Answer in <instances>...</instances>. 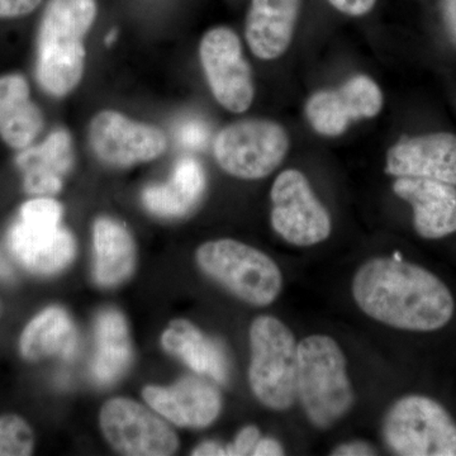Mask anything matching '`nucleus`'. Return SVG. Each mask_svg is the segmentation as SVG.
Instances as JSON below:
<instances>
[{"label": "nucleus", "mask_w": 456, "mask_h": 456, "mask_svg": "<svg viewBox=\"0 0 456 456\" xmlns=\"http://www.w3.org/2000/svg\"><path fill=\"white\" fill-rule=\"evenodd\" d=\"M353 296L369 317L407 331H436L454 316L449 288L428 269L403 260L367 261L354 277Z\"/></svg>", "instance_id": "1"}, {"label": "nucleus", "mask_w": 456, "mask_h": 456, "mask_svg": "<svg viewBox=\"0 0 456 456\" xmlns=\"http://www.w3.org/2000/svg\"><path fill=\"white\" fill-rule=\"evenodd\" d=\"M95 0H49L37 36L36 77L42 89L61 98L73 92L86 69V37L97 18Z\"/></svg>", "instance_id": "2"}, {"label": "nucleus", "mask_w": 456, "mask_h": 456, "mask_svg": "<svg viewBox=\"0 0 456 456\" xmlns=\"http://www.w3.org/2000/svg\"><path fill=\"white\" fill-rule=\"evenodd\" d=\"M297 395L320 430H329L350 412L355 395L346 359L334 338L314 335L299 342Z\"/></svg>", "instance_id": "3"}, {"label": "nucleus", "mask_w": 456, "mask_h": 456, "mask_svg": "<svg viewBox=\"0 0 456 456\" xmlns=\"http://www.w3.org/2000/svg\"><path fill=\"white\" fill-rule=\"evenodd\" d=\"M250 347L248 382L255 397L270 410H289L298 399V344L292 331L277 317H256L250 327Z\"/></svg>", "instance_id": "4"}, {"label": "nucleus", "mask_w": 456, "mask_h": 456, "mask_svg": "<svg viewBox=\"0 0 456 456\" xmlns=\"http://www.w3.org/2000/svg\"><path fill=\"white\" fill-rule=\"evenodd\" d=\"M196 257L204 274L248 305H272L283 288V275L277 263L263 251L236 240L206 242L198 248Z\"/></svg>", "instance_id": "5"}, {"label": "nucleus", "mask_w": 456, "mask_h": 456, "mask_svg": "<svg viewBox=\"0 0 456 456\" xmlns=\"http://www.w3.org/2000/svg\"><path fill=\"white\" fill-rule=\"evenodd\" d=\"M62 206L49 197L20 207V218L8 232L11 253L37 274H53L74 259V237L61 226Z\"/></svg>", "instance_id": "6"}, {"label": "nucleus", "mask_w": 456, "mask_h": 456, "mask_svg": "<svg viewBox=\"0 0 456 456\" xmlns=\"http://www.w3.org/2000/svg\"><path fill=\"white\" fill-rule=\"evenodd\" d=\"M387 446L401 456H456V422L435 399H398L383 421Z\"/></svg>", "instance_id": "7"}, {"label": "nucleus", "mask_w": 456, "mask_h": 456, "mask_svg": "<svg viewBox=\"0 0 456 456\" xmlns=\"http://www.w3.org/2000/svg\"><path fill=\"white\" fill-rule=\"evenodd\" d=\"M289 134L270 119L250 118L228 125L216 136L213 152L221 169L244 180L266 178L289 151Z\"/></svg>", "instance_id": "8"}, {"label": "nucleus", "mask_w": 456, "mask_h": 456, "mask_svg": "<svg viewBox=\"0 0 456 456\" xmlns=\"http://www.w3.org/2000/svg\"><path fill=\"white\" fill-rule=\"evenodd\" d=\"M273 230L294 246H314L331 235L332 221L326 207L312 191L302 171H281L270 191Z\"/></svg>", "instance_id": "9"}, {"label": "nucleus", "mask_w": 456, "mask_h": 456, "mask_svg": "<svg viewBox=\"0 0 456 456\" xmlns=\"http://www.w3.org/2000/svg\"><path fill=\"white\" fill-rule=\"evenodd\" d=\"M200 60L216 101L230 112H246L255 98L254 77L237 33L224 26L204 33Z\"/></svg>", "instance_id": "10"}, {"label": "nucleus", "mask_w": 456, "mask_h": 456, "mask_svg": "<svg viewBox=\"0 0 456 456\" xmlns=\"http://www.w3.org/2000/svg\"><path fill=\"white\" fill-rule=\"evenodd\" d=\"M99 421L108 443L121 454L167 456L179 448L173 428L134 399H110L102 407Z\"/></svg>", "instance_id": "11"}, {"label": "nucleus", "mask_w": 456, "mask_h": 456, "mask_svg": "<svg viewBox=\"0 0 456 456\" xmlns=\"http://www.w3.org/2000/svg\"><path fill=\"white\" fill-rule=\"evenodd\" d=\"M89 143L99 160L113 167L149 163L164 154L167 136L160 128L128 118L116 110H102L89 126Z\"/></svg>", "instance_id": "12"}, {"label": "nucleus", "mask_w": 456, "mask_h": 456, "mask_svg": "<svg viewBox=\"0 0 456 456\" xmlns=\"http://www.w3.org/2000/svg\"><path fill=\"white\" fill-rule=\"evenodd\" d=\"M382 89L368 75H355L338 89L318 90L305 103V117L321 136H341L351 123L370 119L383 110Z\"/></svg>", "instance_id": "13"}, {"label": "nucleus", "mask_w": 456, "mask_h": 456, "mask_svg": "<svg viewBox=\"0 0 456 456\" xmlns=\"http://www.w3.org/2000/svg\"><path fill=\"white\" fill-rule=\"evenodd\" d=\"M386 171L395 178L440 180L456 187V136L449 132L399 141L387 152Z\"/></svg>", "instance_id": "14"}, {"label": "nucleus", "mask_w": 456, "mask_h": 456, "mask_svg": "<svg viewBox=\"0 0 456 456\" xmlns=\"http://www.w3.org/2000/svg\"><path fill=\"white\" fill-rule=\"evenodd\" d=\"M142 397L158 415L179 428H208L222 410L220 392L200 378H184L170 387L147 386Z\"/></svg>", "instance_id": "15"}, {"label": "nucleus", "mask_w": 456, "mask_h": 456, "mask_svg": "<svg viewBox=\"0 0 456 456\" xmlns=\"http://www.w3.org/2000/svg\"><path fill=\"white\" fill-rule=\"evenodd\" d=\"M393 191L413 209V226L424 239L456 232V187L440 180L397 178Z\"/></svg>", "instance_id": "16"}, {"label": "nucleus", "mask_w": 456, "mask_h": 456, "mask_svg": "<svg viewBox=\"0 0 456 456\" xmlns=\"http://www.w3.org/2000/svg\"><path fill=\"white\" fill-rule=\"evenodd\" d=\"M301 0H251L245 37L257 59L277 60L292 45Z\"/></svg>", "instance_id": "17"}, {"label": "nucleus", "mask_w": 456, "mask_h": 456, "mask_svg": "<svg viewBox=\"0 0 456 456\" xmlns=\"http://www.w3.org/2000/svg\"><path fill=\"white\" fill-rule=\"evenodd\" d=\"M25 174V189L32 196H55L62 188V178L73 167V142L68 131L51 132L40 145L20 150L16 159Z\"/></svg>", "instance_id": "18"}, {"label": "nucleus", "mask_w": 456, "mask_h": 456, "mask_svg": "<svg viewBox=\"0 0 456 456\" xmlns=\"http://www.w3.org/2000/svg\"><path fill=\"white\" fill-rule=\"evenodd\" d=\"M44 116L31 99L26 77L20 74L0 77V137L12 149L33 145L44 130Z\"/></svg>", "instance_id": "19"}, {"label": "nucleus", "mask_w": 456, "mask_h": 456, "mask_svg": "<svg viewBox=\"0 0 456 456\" xmlns=\"http://www.w3.org/2000/svg\"><path fill=\"white\" fill-rule=\"evenodd\" d=\"M206 188V173L194 158L180 159L173 175L164 184H152L142 191L146 208L160 217H182L200 202Z\"/></svg>", "instance_id": "20"}, {"label": "nucleus", "mask_w": 456, "mask_h": 456, "mask_svg": "<svg viewBox=\"0 0 456 456\" xmlns=\"http://www.w3.org/2000/svg\"><path fill=\"white\" fill-rule=\"evenodd\" d=\"M161 345L196 373L217 383L227 382L228 362L221 345L207 338L189 321H173L161 336Z\"/></svg>", "instance_id": "21"}, {"label": "nucleus", "mask_w": 456, "mask_h": 456, "mask_svg": "<svg viewBox=\"0 0 456 456\" xmlns=\"http://www.w3.org/2000/svg\"><path fill=\"white\" fill-rule=\"evenodd\" d=\"M95 279L103 287L126 281L134 268L136 250L127 228L110 217H99L93 227Z\"/></svg>", "instance_id": "22"}, {"label": "nucleus", "mask_w": 456, "mask_h": 456, "mask_svg": "<svg viewBox=\"0 0 456 456\" xmlns=\"http://www.w3.org/2000/svg\"><path fill=\"white\" fill-rule=\"evenodd\" d=\"M20 345L27 360L51 355L70 358L77 346V330L64 308H46L27 325Z\"/></svg>", "instance_id": "23"}, {"label": "nucleus", "mask_w": 456, "mask_h": 456, "mask_svg": "<svg viewBox=\"0 0 456 456\" xmlns=\"http://www.w3.org/2000/svg\"><path fill=\"white\" fill-rule=\"evenodd\" d=\"M97 353L93 362V377L98 383L116 382L131 362L128 326L121 312L106 310L98 316L95 326Z\"/></svg>", "instance_id": "24"}, {"label": "nucleus", "mask_w": 456, "mask_h": 456, "mask_svg": "<svg viewBox=\"0 0 456 456\" xmlns=\"http://www.w3.org/2000/svg\"><path fill=\"white\" fill-rule=\"evenodd\" d=\"M35 439L25 419L14 415L0 417V456L31 455Z\"/></svg>", "instance_id": "25"}, {"label": "nucleus", "mask_w": 456, "mask_h": 456, "mask_svg": "<svg viewBox=\"0 0 456 456\" xmlns=\"http://www.w3.org/2000/svg\"><path fill=\"white\" fill-rule=\"evenodd\" d=\"M176 137H178L180 145L193 150L202 149L208 141V127L198 119H189L180 125Z\"/></svg>", "instance_id": "26"}, {"label": "nucleus", "mask_w": 456, "mask_h": 456, "mask_svg": "<svg viewBox=\"0 0 456 456\" xmlns=\"http://www.w3.org/2000/svg\"><path fill=\"white\" fill-rule=\"evenodd\" d=\"M261 439L260 430L254 425L246 426L236 435L232 444L226 446V455L246 456L253 455L257 441Z\"/></svg>", "instance_id": "27"}, {"label": "nucleus", "mask_w": 456, "mask_h": 456, "mask_svg": "<svg viewBox=\"0 0 456 456\" xmlns=\"http://www.w3.org/2000/svg\"><path fill=\"white\" fill-rule=\"evenodd\" d=\"M327 2L336 11L350 17L367 16L377 4V0H327Z\"/></svg>", "instance_id": "28"}, {"label": "nucleus", "mask_w": 456, "mask_h": 456, "mask_svg": "<svg viewBox=\"0 0 456 456\" xmlns=\"http://www.w3.org/2000/svg\"><path fill=\"white\" fill-rule=\"evenodd\" d=\"M41 3L42 0H0V18L25 17Z\"/></svg>", "instance_id": "29"}, {"label": "nucleus", "mask_w": 456, "mask_h": 456, "mask_svg": "<svg viewBox=\"0 0 456 456\" xmlns=\"http://www.w3.org/2000/svg\"><path fill=\"white\" fill-rule=\"evenodd\" d=\"M334 456H373L377 452L370 444L364 441H353V443L341 444L331 452Z\"/></svg>", "instance_id": "30"}, {"label": "nucleus", "mask_w": 456, "mask_h": 456, "mask_svg": "<svg viewBox=\"0 0 456 456\" xmlns=\"http://www.w3.org/2000/svg\"><path fill=\"white\" fill-rule=\"evenodd\" d=\"M254 456H281L284 455V449L277 440L272 437H264L257 441L255 446Z\"/></svg>", "instance_id": "31"}, {"label": "nucleus", "mask_w": 456, "mask_h": 456, "mask_svg": "<svg viewBox=\"0 0 456 456\" xmlns=\"http://www.w3.org/2000/svg\"><path fill=\"white\" fill-rule=\"evenodd\" d=\"M191 455L194 456H221L226 455V448L216 443V441H204L197 448L193 449Z\"/></svg>", "instance_id": "32"}, {"label": "nucleus", "mask_w": 456, "mask_h": 456, "mask_svg": "<svg viewBox=\"0 0 456 456\" xmlns=\"http://www.w3.org/2000/svg\"><path fill=\"white\" fill-rule=\"evenodd\" d=\"M444 18L456 41V0H444Z\"/></svg>", "instance_id": "33"}, {"label": "nucleus", "mask_w": 456, "mask_h": 456, "mask_svg": "<svg viewBox=\"0 0 456 456\" xmlns=\"http://www.w3.org/2000/svg\"><path fill=\"white\" fill-rule=\"evenodd\" d=\"M12 278V270L11 266L8 265L7 261L4 260V257L0 255V279L2 281H8V279Z\"/></svg>", "instance_id": "34"}, {"label": "nucleus", "mask_w": 456, "mask_h": 456, "mask_svg": "<svg viewBox=\"0 0 456 456\" xmlns=\"http://www.w3.org/2000/svg\"><path fill=\"white\" fill-rule=\"evenodd\" d=\"M117 37V31H112L108 33V36L106 37V44L110 45L113 44L114 40H116Z\"/></svg>", "instance_id": "35"}]
</instances>
